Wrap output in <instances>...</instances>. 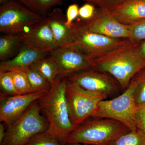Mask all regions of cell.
Here are the masks:
<instances>
[{
  "mask_svg": "<svg viewBox=\"0 0 145 145\" xmlns=\"http://www.w3.org/2000/svg\"><path fill=\"white\" fill-rule=\"evenodd\" d=\"M79 6L77 4H73L68 7L66 11V22L65 24L69 28H71L73 21L78 16Z\"/></svg>",
  "mask_w": 145,
  "mask_h": 145,
  "instance_id": "83f0119b",
  "label": "cell"
},
{
  "mask_svg": "<svg viewBox=\"0 0 145 145\" xmlns=\"http://www.w3.org/2000/svg\"><path fill=\"white\" fill-rule=\"evenodd\" d=\"M47 92L42 91L12 96H6L1 93V122L7 127L12 124L25 112L31 104L41 98Z\"/></svg>",
  "mask_w": 145,
  "mask_h": 145,
  "instance_id": "8fae6325",
  "label": "cell"
},
{
  "mask_svg": "<svg viewBox=\"0 0 145 145\" xmlns=\"http://www.w3.org/2000/svg\"><path fill=\"white\" fill-rule=\"evenodd\" d=\"M20 34L23 44L36 50L52 52L58 48L46 17Z\"/></svg>",
  "mask_w": 145,
  "mask_h": 145,
  "instance_id": "4fadbf2b",
  "label": "cell"
},
{
  "mask_svg": "<svg viewBox=\"0 0 145 145\" xmlns=\"http://www.w3.org/2000/svg\"><path fill=\"white\" fill-rule=\"evenodd\" d=\"M29 68L40 72L51 85L60 75L58 66L50 54L36 61Z\"/></svg>",
  "mask_w": 145,
  "mask_h": 145,
  "instance_id": "ac0fdd59",
  "label": "cell"
},
{
  "mask_svg": "<svg viewBox=\"0 0 145 145\" xmlns=\"http://www.w3.org/2000/svg\"><path fill=\"white\" fill-rule=\"evenodd\" d=\"M110 145H145V132L137 128L122 135Z\"/></svg>",
  "mask_w": 145,
  "mask_h": 145,
  "instance_id": "44dd1931",
  "label": "cell"
},
{
  "mask_svg": "<svg viewBox=\"0 0 145 145\" xmlns=\"http://www.w3.org/2000/svg\"><path fill=\"white\" fill-rule=\"evenodd\" d=\"M50 56L63 78H67L93 67L92 60L74 46L58 48L51 52Z\"/></svg>",
  "mask_w": 145,
  "mask_h": 145,
  "instance_id": "30bf717a",
  "label": "cell"
},
{
  "mask_svg": "<svg viewBox=\"0 0 145 145\" xmlns=\"http://www.w3.org/2000/svg\"><path fill=\"white\" fill-rule=\"evenodd\" d=\"M9 0H0V5L3 4L7 2Z\"/></svg>",
  "mask_w": 145,
  "mask_h": 145,
  "instance_id": "836d02e7",
  "label": "cell"
},
{
  "mask_svg": "<svg viewBox=\"0 0 145 145\" xmlns=\"http://www.w3.org/2000/svg\"><path fill=\"white\" fill-rule=\"evenodd\" d=\"M140 43L129 40L125 44L92 60L93 68L108 73L125 90L133 78L145 67L140 55Z\"/></svg>",
  "mask_w": 145,
  "mask_h": 145,
  "instance_id": "7a4b0ae2",
  "label": "cell"
},
{
  "mask_svg": "<svg viewBox=\"0 0 145 145\" xmlns=\"http://www.w3.org/2000/svg\"><path fill=\"white\" fill-rule=\"evenodd\" d=\"M50 53L39 51L23 44L13 58L1 61L0 71L25 72L36 61L50 55Z\"/></svg>",
  "mask_w": 145,
  "mask_h": 145,
  "instance_id": "2e32d148",
  "label": "cell"
},
{
  "mask_svg": "<svg viewBox=\"0 0 145 145\" xmlns=\"http://www.w3.org/2000/svg\"><path fill=\"white\" fill-rule=\"evenodd\" d=\"M66 97L70 119L75 127L96 114L99 103L107 99L91 93L77 84L67 80Z\"/></svg>",
  "mask_w": 145,
  "mask_h": 145,
  "instance_id": "8992f818",
  "label": "cell"
},
{
  "mask_svg": "<svg viewBox=\"0 0 145 145\" xmlns=\"http://www.w3.org/2000/svg\"><path fill=\"white\" fill-rule=\"evenodd\" d=\"M6 131L5 124L1 122L0 123V144H2L5 137Z\"/></svg>",
  "mask_w": 145,
  "mask_h": 145,
  "instance_id": "4dcf8cb0",
  "label": "cell"
},
{
  "mask_svg": "<svg viewBox=\"0 0 145 145\" xmlns=\"http://www.w3.org/2000/svg\"><path fill=\"white\" fill-rule=\"evenodd\" d=\"M85 1H88L89 2L98 4L101 5V0H85Z\"/></svg>",
  "mask_w": 145,
  "mask_h": 145,
  "instance_id": "d6a6232c",
  "label": "cell"
},
{
  "mask_svg": "<svg viewBox=\"0 0 145 145\" xmlns=\"http://www.w3.org/2000/svg\"><path fill=\"white\" fill-rule=\"evenodd\" d=\"M71 29L76 39L73 46L92 61L123 45L129 40L114 39L94 33L79 21L73 22Z\"/></svg>",
  "mask_w": 145,
  "mask_h": 145,
  "instance_id": "52a82bcc",
  "label": "cell"
},
{
  "mask_svg": "<svg viewBox=\"0 0 145 145\" xmlns=\"http://www.w3.org/2000/svg\"><path fill=\"white\" fill-rule=\"evenodd\" d=\"M91 31L110 38L129 39L128 25L119 22L110 14L102 10L96 13L90 20H78Z\"/></svg>",
  "mask_w": 145,
  "mask_h": 145,
  "instance_id": "7c38bea8",
  "label": "cell"
},
{
  "mask_svg": "<svg viewBox=\"0 0 145 145\" xmlns=\"http://www.w3.org/2000/svg\"><path fill=\"white\" fill-rule=\"evenodd\" d=\"M41 112L39 101H35L20 118L7 127L0 145H25L34 135L46 131L49 123Z\"/></svg>",
  "mask_w": 145,
  "mask_h": 145,
  "instance_id": "277c9868",
  "label": "cell"
},
{
  "mask_svg": "<svg viewBox=\"0 0 145 145\" xmlns=\"http://www.w3.org/2000/svg\"><path fill=\"white\" fill-rule=\"evenodd\" d=\"M67 78L59 75L49 90L39 101L41 112L49 123L46 132L62 145L76 127L71 120L66 97Z\"/></svg>",
  "mask_w": 145,
  "mask_h": 145,
  "instance_id": "6da1fadb",
  "label": "cell"
},
{
  "mask_svg": "<svg viewBox=\"0 0 145 145\" xmlns=\"http://www.w3.org/2000/svg\"><path fill=\"white\" fill-rule=\"evenodd\" d=\"M34 13L46 18L53 7L63 4V0H15Z\"/></svg>",
  "mask_w": 145,
  "mask_h": 145,
  "instance_id": "d6986e66",
  "label": "cell"
},
{
  "mask_svg": "<svg viewBox=\"0 0 145 145\" xmlns=\"http://www.w3.org/2000/svg\"><path fill=\"white\" fill-rule=\"evenodd\" d=\"M96 13L95 8L93 5L86 3L79 8L78 16L81 21H87L90 20Z\"/></svg>",
  "mask_w": 145,
  "mask_h": 145,
  "instance_id": "4316f807",
  "label": "cell"
},
{
  "mask_svg": "<svg viewBox=\"0 0 145 145\" xmlns=\"http://www.w3.org/2000/svg\"><path fill=\"white\" fill-rule=\"evenodd\" d=\"M136 85V81L133 77L123 93L111 100L101 101L97 112L92 117L116 120L125 125L131 131L137 129L134 120L137 109L134 98Z\"/></svg>",
  "mask_w": 145,
  "mask_h": 145,
  "instance_id": "5b68a950",
  "label": "cell"
},
{
  "mask_svg": "<svg viewBox=\"0 0 145 145\" xmlns=\"http://www.w3.org/2000/svg\"><path fill=\"white\" fill-rule=\"evenodd\" d=\"M119 22L129 25L145 19V0H124L103 7Z\"/></svg>",
  "mask_w": 145,
  "mask_h": 145,
  "instance_id": "5bb4252c",
  "label": "cell"
},
{
  "mask_svg": "<svg viewBox=\"0 0 145 145\" xmlns=\"http://www.w3.org/2000/svg\"><path fill=\"white\" fill-rule=\"evenodd\" d=\"M139 51L141 56L145 60V40L140 42L139 45Z\"/></svg>",
  "mask_w": 145,
  "mask_h": 145,
  "instance_id": "1f68e13d",
  "label": "cell"
},
{
  "mask_svg": "<svg viewBox=\"0 0 145 145\" xmlns=\"http://www.w3.org/2000/svg\"><path fill=\"white\" fill-rule=\"evenodd\" d=\"M44 18L19 2L9 0L0 7V31L20 34Z\"/></svg>",
  "mask_w": 145,
  "mask_h": 145,
  "instance_id": "ba28073f",
  "label": "cell"
},
{
  "mask_svg": "<svg viewBox=\"0 0 145 145\" xmlns=\"http://www.w3.org/2000/svg\"><path fill=\"white\" fill-rule=\"evenodd\" d=\"M0 86L2 94L8 96L20 95L14 84L11 72L0 71Z\"/></svg>",
  "mask_w": 145,
  "mask_h": 145,
  "instance_id": "603a6c76",
  "label": "cell"
},
{
  "mask_svg": "<svg viewBox=\"0 0 145 145\" xmlns=\"http://www.w3.org/2000/svg\"><path fill=\"white\" fill-rule=\"evenodd\" d=\"M24 72L28 79L32 93L42 91H48L51 88V84L36 71L29 68Z\"/></svg>",
  "mask_w": 145,
  "mask_h": 145,
  "instance_id": "ffe728a7",
  "label": "cell"
},
{
  "mask_svg": "<svg viewBox=\"0 0 145 145\" xmlns=\"http://www.w3.org/2000/svg\"><path fill=\"white\" fill-rule=\"evenodd\" d=\"M67 80L85 90L106 98L122 90L118 81L111 75L93 67L73 74Z\"/></svg>",
  "mask_w": 145,
  "mask_h": 145,
  "instance_id": "9c48e42d",
  "label": "cell"
},
{
  "mask_svg": "<svg viewBox=\"0 0 145 145\" xmlns=\"http://www.w3.org/2000/svg\"><path fill=\"white\" fill-rule=\"evenodd\" d=\"M136 82L134 98L137 108L145 107V67L133 77Z\"/></svg>",
  "mask_w": 145,
  "mask_h": 145,
  "instance_id": "7402d4cb",
  "label": "cell"
},
{
  "mask_svg": "<svg viewBox=\"0 0 145 145\" xmlns=\"http://www.w3.org/2000/svg\"><path fill=\"white\" fill-rule=\"evenodd\" d=\"M23 44L21 34H5L0 37V59L6 61L20 51Z\"/></svg>",
  "mask_w": 145,
  "mask_h": 145,
  "instance_id": "e0dca14e",
  "label": "cell"
},
{
  "mask_svg": "<svg viewBox=\"0 0 145 145\" xmlns=\"http://www.w3.org/2000/svg\"><path fill=\"white\" fill-rule=\"evenodd\" d=\"M134 120L137 128L145 132V107L137 108Z\"/></svg>",
  "mask_w": 145,
  "mask_h": 145,
  "instance_id": "f1b7e54d",
  "label": "cell"
},
{
  "mask_svg": "<svg viewBox=\"0 0 145 145\" xmlns=\"http://www.w3.org/2000/svg\"><path fill=\"white\" fill-rule=\"evenodd\" d=\"M46 18L58 48L74 46L76 42L75 36L71 29L66 25V15L61 8H54Z\"/></svg>",
  "mask_w": 145,
  "mask_h": 145,
  "instance_id": "9a60e30c",
  "label": "cell"
},
{
  "mask_svg": "<svg viewBox=\"0 0 145 145\" xmlns=\"http://www.w3.org/2000/svg\"><path fill=\"white\" fill-rule=\"evenodd\" d=\"M66 145H82L81 144H79V143H72V144H67Z\"/></svg>",
  "mask_w": 145,
  "mask_h": 145,
  "instance_id": "e575fe53",
  "label": "cell"
},
{
  "mask_svg": "<svg viewBox=\"0 0 145 145\" xmlns=\"http://www.w3.org/2000/svg\"><path fill=\"white\" fill-rule=\"evenodd\" d=\"M129 40L134 42L140 43L145 40V19L129 25Z\"/></svg>",
  "mask_w": 145,
  "mask_h": 145,
  "instance_id": "d4e9b609",
  "label": "cell"
},
{
  "mask_svg": "<svg viewBox=\"0 0 145 145\" xmlns=\"http://www.w3.org/2000/svg\"><path fill=\"white\" fill-rule=\"evenodd\" d=\"M11 75L16 89L20 94L31 93V87L25 72L11 71Z\"/></svg>",
  "mask_w": 145,
  "mask_h": 145,
  "instance_id": "cb8c5ba5",
  "label": "cell"
},
{
  "mask_svg": "<svg viewBox=\"0 0 145 145\" xmlns=\"http://www.w3.org/2000/svg\"><path fill=\"white\" fill-rule=\"evenodd\" d=\"M124 0H101V5L103 7L120 2Z\"/></svg>",
  "mask_w": 145,
  "mask_h": 145,
  "instance_id": "f546056e",
  "label": "cell"
},
{
  "mask_svg": "<svg viewBox=\"0 0 145 145\" xmlns=\"http://www.w3.org/2000/svg\"><path fill=\"white\" fill-rule=\"evenodd\" d=\"M130 131L125 125L113 119H87L71 133L66 140L65 145L72 143L110 145L119 137Z\"/></svg>",
  "mask_w": 145,
  "mask_h": 145,
  "instance_id": "3957f363",
  "label": "cell"
},
{
  "mask_svg": "<svg viewBox=\"0 0 145 145\" xmlns=\"http://www.w3.org/2000/svg\"><path fill=\"white\" fill-rule=\"evenodd\" d=\"M25 145H62L55 138L45 132L40 133L31 137Z\"/></svg>",
  "mask_w": 145,
  "mask_h": 145,
  "instance_id": "484cf974",
  "label": "cell"
}]
</instances>
